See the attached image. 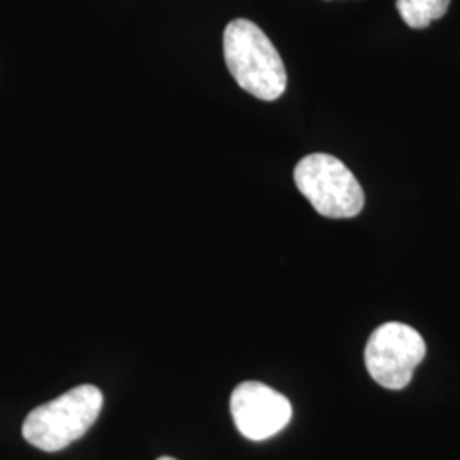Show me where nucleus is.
I'll return each mask as SVG.
<instances>
[{
  "label": "nucleus",
  "instance_id": "1",
  "mask_svg": "<svg viewBox=\"0 0 460 460\" xmlns=\"http://www.w3.org/2000/svg\"><path fill=\"white\" fill-rule=\"evenodd\" d=\"M224 58L234 81L254 98L275 101L285 93V64L258 24L247 19L230 21L224 31Z\"/></svg>",
  "mask_w": 460,
  "mask_h": 460
},
{
  "label": "nucleus",
  "instance_id": "2",
  "mask_svg": "<svg viewBox=\"0 0 460 460\" xmlns=\"http://www.w3.org/2000/svg\"><path fill=\"white\" fill-rule=\"evenodd\" d=\"M104 397L96 385L84 384L47 404L34 408L22 425L28 444L45 452L64 450L83 438L96 423Z\"/></svg>",
  "mask_w": 460,
  "mask_h": 460
},
{
  "label": "nucleus",
  "instance_id": "3",
  "mask_svg": "<svg viewBox=\"0 0 460 460\" xmlns=\"http://www.w3.org/2000/svg\"><path fill=\"white\" fill-rule=\"evenodd\" d=\"M294 180L317 214L328 218H351L363 210L362 184L340 159L329 154L304 157L296 164Z\"/></svg>",
  "mask_w": 460,
  "mask_h": 460
},
{
  "label": "nucleus",
  "instance_id": "4",
  "mask_svg": "<svg viewBox=\"0 0 460 460\" xmlns=\"http://www.w3.org/2000/svg\"><path fill=\"white\" fill-rule=\"evenodd\" d=\"M425 355V340L416 329L387 323L372 332L365 348V365L378 385L399 391L411 382L414 368Z\"/></svg>",
  "mask_w": 460,
  "mask_h": 460
},
{
  "label": "nucleus",
  "instance_id": "5",
  "mask_svg": "<svg viewBox=\"0 0 460 460\" xmlns=\"http://www.w3.org/2000/svg\"><path fill=\"white\" fill-rule=\"evenodd\" d=\"M230 412L237 429L254 442L275 437L292 420V404L261 382H243L230 397Z\"/></svg>",
  "mask_w": 460,
  "mask_h": 460
},
{
  "label": "nucleus",
  "instance_id": "6",
  "mask_svg": "<svg viewBox=\"0 0 460 460\" xmlns=\"http://www.w3.org/2000/svg\"><path fill=\"white\" fill-rule=\"evenodd\" d=\"M450 0H395L397 13L412 30H425L447 14Z\"/></svg>",
  "mask_w": 460,
  "mask_h": 460
},
{
  "label": "nucleus",
  "instance_id": "7",
  "mask_svg": "<svg viewBox=\"0 0 460 460\" xmlns=\"http://www.w3.org/2000/svg\"><path fill=\"white\" fill-rule=\"evenodd\" d=\"M157 460H176V459H172V457H161V459H157Z\"/></svg>",
  "mask_w": 460,
  "mask_h": 460
}]
</instances>
